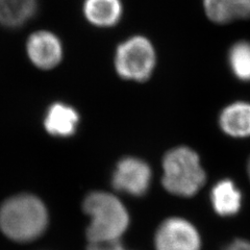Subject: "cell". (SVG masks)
Returning a JSON list of instances; mask_svg holds the SVG:
<instances>
[{
    "mask_svg": "<svg viewBox=\"0 0 250 250\" xmlns=\"http://www.w3.org/2000/svg\"><path fill=\"white\" fill-rule=\"evenodd\" d=\"M48 225V212L44 202L31 194L16 195L0 208V229L16 242L34 241Z\"/></svg>",
    "mask_w": 250,
    "mask_h": 250,
    "instance_id": "6da1fadb",
    "label": "cell"
},
{
    "mask_svg": "<svg viewBox=\"0 0 250 250\" xmlns=\"http://www.w3.org/2000/svg\"><path fill=\"white\" fill-rule=\"evenodd\" d=\"M83 208L90 218L89 242L119 240L129 225L126 208L113 194L92 192L84 198Z\"/></svg>",
    "mask_w": 250,
    "mask_h": 250,
    "instance_id": "7a4b0ae2",
    "label": "cell"
},
{
    "mask_svg": "<svg viewBox=\"0 0 250 250\" xmlns=\"http://www.w3.org/2000/svg\"><path fill=\"white\" fill-rule=\"evenodd\" d=\"M206 179L199 155L191 148L176 147L164 156L162 183L169 193L179 197L194 196Z\"/></svg>",
    "mask_w": 250,
    "mask_h": 250,
    "instance_id": "3957f363",
    "label": "cell"
},
{
    "mask_svg": "<svg viewBox=\"0 0 250 250\" xmlns=\"http://www.w3.org/2000/svg\"><path fill=\"white\" fill-rule=\"evenodd\" d=\"M156 66V51L149 39L135 35L117 46L114 67L123 80L142 83L150 78Z\"/></svg>",
    "mask_w": 250,
    "mask_h": 250,
    "instance_id": "277c9868",
    "label": "cell"
},
{
    "mask_svg": "<svg viewBox=\"0 0 250 250\" xmlns=\"http://www.w3.org/2000/svg\"><path fill=\"white\" fill-rule=\"evenodd\" d=\"M155 250H201L198 229L184 218L166 219L154 236Z\"/></svg>",
    "mask_w": 250,
    "mask_h": 250,
    "instance_id": "5b68a950",
    "label": "cell"
},
{
    "mask_svg": "<svg viewBox=\"0 0 250 250\" xmlns=\"http://www.w3.org/2000/svg\"><path fill=\"white\" fill-rule=\"evenodd\" d=\"M151 169L143 160L124 158L117 164L112 176L116 190L131 196H143L151 184Z\"/></svg>",
    "mask_w": 250,
    "mask_h": 250,
    "instance_id": "8992f818",
    "label": "cell"
},
{
    "mask_svg": "<svg viewBox=\"0 0 250 250\" xmlns=\"http://www.w3.org/2000/svg\"><path fill=\"white\" fill-rule=\"evenodd\" d=\"M25 50L31 64L41 70L56 68L64 58L62 40L50 30L41 29L31 33L26 40Z\"/></svg>",
    "mask_w": 250,
    "mask_h": 250,
    "instance_id": "52a82bcc",
    "label": "cell"
},
{
    "mask_svg": "<svg viewBox=\"0 0 250 250\" xmlns=\"http://www.w3.org/2000/svg\"><path fill=\"white\" fill-rule=\"evenodd\" d=\"M214 212L220 217L237 216L243 208V193L232 179L223 178L214 185L209 194Z\"/></svg>",
    "mask_w": 250,
    "mask_h": 250,
    "instance_id": "ba28073f",
    "label": "cell"
},
{
    "mask_svg": "<svg viewBox=\"0 0 250 250\" xmlns=\"http://www.w3.org/2000/svg\"><path fill=\"white\" fill-rule=\"evenodd\" d=\"M218 124L230 138H250V103L239 100L226 105L219 114Z\"/></svg>",
    "mask_w": 250,
    "mask_h": 250,
    "instance_id": "9c48e42d",
    "label": "cell"
},
{
    "mask_svg": "<svg viewBox=\"0 0 250 250\" xmlns=\"http://www.w3.org/2000/svg\"><path fill=\"white\" fill-rule=\"evenodd\" d=\"M205 14L215 24L250 19V0H202Z\"/></svg>",
    "mask_w": 250,
    "mask_h": 250,
    "instance_id": "30bf717a",
    "label": "cell"
},
{
    "mask_svg": "<svg viewBox=\"0 0 250 250\" xmlns=\"http://www.w3.org/2000/svg\"><path fill=\"white\" fill-rule=\"evenodd\" d=\"M83 14L91 25L109 28L122 19L123 3L121 0H83Z\"/></svg>",
    "mask_w": 250,
    "mask_h": 250,
    "instance_id": "8fae6325",
    "label": "cell"
},
{
    "mask_svg": "<svg viewBox=\"0 0 250 250\" xmlns=\"http://www.w3.org/2000/svg\"><path fill=\"white\" fill-rule=\"evenodd\" d=\"M80 124V115L76 109L62 103H56L47 109L44 127L49 135L58 138H68L76 132Z\"/></svg>",
    "mask_w": 250,
    "mask_h": 250,
    "instance_id": "7c38bea8",
    "label": "cell"
},
{
    "mask_svg": "<svg viewBox=\"0 0 250 250\" xmlns=\"http://www.w3.org/2000/svg\"><path fill=\"white\" fill-rule=\"evenodd\" d=\"M38 9V0H0V26L22 27L35 17Z\"/></svg>",
    "mask_w": 250,
    "mask_h": 250,
    "instance_id": "4fadbf2b",
    "label": "cell"
},
{
    "mask_svg": "<svg viewBox=\"0 0 250 250\" xmlns=\"http://www.w3.org/2000/svg\"><path fill=\"white\" fill-rule=\"evenodd\" d=\"M228 62L232 75L240 82H250V42L233 43L228 53Z\"/></svg>",
    "mask_w": 250,
    "mask_h": 250,
    "instance_id": "5bb4252c",
    "label": "cell"
},
{
    "mask_svg": "<svg viewBox=\"0 0 250 250\" xmlns=\"http://www.w3.org/2000/svg\"><path fill=\"white\" fill-rule=\"evenodd\" d=\"M87 250H124L119 240L89 242Z\"/></svg>",
    "mask_w": 250,
    "mask_h": 250,
    "instance_id": "9a60e30c",
    "label": "cell"
},
{
    "mask_svg": "<svg viewBox=\"0 0 250 250\" xmlns=\"http://www.w3.org/2000/svg\"><path fill=\"white\" fill-rule=\"evenodd\" d=\"M222 250H250V241L246 239H234L226 244Z\"/></svg>",
    "mask_w": 250,
    "mask_h": 250,
    "instance_id": "2e32d148",
    "label": "cell"
},
{
    "mask_svg": "<svg viewBox=\"0 0 250 250\" xmlns=\"http://www.w3.org/2000/svg\"><path fill=\"white\" fill-rule=\"evenodd\" d=\"M246 168H247V175H248L249 182H250V156H249V159H248V161H247V166H246Z\"/></svg>",
    "mask_w": 250,
    "mask_h": 250,
    "instance_id": "e0dca14e",
    "label": "cell"
}]
</instances>
